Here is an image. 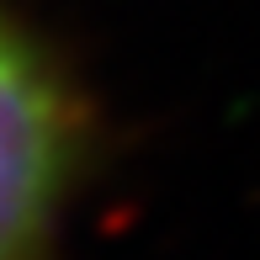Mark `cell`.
<instances>
[{
    "label": "cell",
    "instance_id": "1",
    "mask_svg": "<svg viewBox=\"0 0 260 260\" xmlns=\"http://www.w3.org/2000/svg\"><path fill=\"white\" fill-rule=\"evenodd\" d=\"M90 122L58 58L0 0V260H53Z\"/></svg>",
    "mask_w": 260,
    "mask_h": 260
}]
</instances>
